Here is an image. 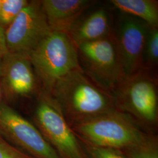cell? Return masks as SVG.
<instances>
[{
	"mask_svg": "<svg viewBox=\"0 0 158 158\" xmlns=\"http://www.w3.org/2000/svg\"><path fill=\"white\" fill-rule=\"evenodd\" d=\"M51 94L75 124L110 110L114 104L112 95L93 83L81 69L59 80Z\"/></svg>",
	"mask_w": 158,
	"mask_h": 158,
	"instance_id": "cell-1",
	"label": "cell"
},
{
	"mask_svg": "<svg viewBox=\"0 0 158 158\" xmlns=\"http://www.w3.org/2000/svg\"><path fill=\"white\" fill-rule=\"evenodd\" d=\"M28 57L40 90L49 93L59 80L81 69L77 48L63 32L51 31Z\"/></svg>",
	"mask_w": 158,
	"mask_h": 158,
	"instance_id": "cell-2",
	"label": "cell"
},
{
	"mask_svg": "<svg viewBox=\"0 0 158 158\" xmlns=\"http://www.w3.org/2000/svg\"><path fill=\"white\" fill-rule=\"evenodd\" d=\"M76 48L83 72L97 86L111 94L125 78L112 32Z\"/></svg>",
	"mask_w": 158,
	"mask_h": 158,
	"instance_id": "cell-3",
	"label": "cell"
},
{
	"mask_svg": "<svg viewBox=\"0 0 158 158\" xmlns=\"http://www.w3.org/2000/svg\"><path fill=\"white\" fill-rule=\"evenodd\" d=\"M74 129L97 147H135L145 140V134L128 117L111 110L74 124Z\"/></svg>",
	"mask_w": 158,
	"mask_h": 158,
	"instance_id": "cell-4",
	"label": "cell"
},
{
	"mask_svg": "<svg viewBox=\"0 0 158 158\" xmlns=\"http://www.w3.org/2000/svg\"><path fill=\"white\" fill-rule=\"evenodd\" d=\"M158 74L143 70L125 77L113 91L114 104L129 111L147 124L158 119Z\"/></svg>",
	"mask_w": 158,
	"mask_h": 158,
	"instance_id": "cell-5",
	"label": "cell"
},
{
	"mask_svg": "<svg viewBox=\"0 0 158 158\" xmlns=\"http://www.w3.org/2000/svg\"><path fill=\"white\" fill-rule=\"evenodd\" d=\"M35 120L46 140L64 158H83L76 136L51 93L40 90Z\"/></svg>",
	"mask_w": 158,
	"mask_h": 158,
	"instance_id": "cell-6",
	"label": "cell"
},
{
	"mask_svg": "<svg viewBox=\"0 0 158 158\" xmlns=\"http://www.w3.org/2000/svg\"><path fill=\"white\" fill-rule=\"evenodd\" d=\"M51 31L40 1H29L5 29L8 52L28 56Z\"/></svg>",
	"mask_w": 158,
	"mask_h": 158,
	"instance_id": "cell-7",
	"label": "cell"
},
{
	"mask_svg": "<svg viewBox=\"0 0 158 158\" xmlns=\"http://www.w3.org/2000/svg\"><path fill=\"white\" fill-rule=\"evenodd\" d=\"M0 135L35 158H60L38 128L2 102H0Z\"/></svg>",
	"mask_w": 158,
	"mask_h": 158,
	"instance_id": "cell-8",
	"label": "cell"
},
{
	"mask_svg": "<svg viewBox=\"0 0 158 158\" xmlns=\"http://www.w3.org/2000/svg\"><path fill=\"white\" fill-rule=\"evenodd\" d=\"M150 26L141 19L121 12L112 35L125 77L142 70V55Z\"/></svg>",
	"mask_w": 158,
	"mask_h": 158,
	"instance_id": "cell-9",
	"label": "cell"
},
{
	"mask_svg": "<svg viewBox=\"0 0 158 158\" xmlns=\"http://www.w3.org/2000/svg\"><path fill=\"white\" fill-rule=\"evenodd\" d=\"M1 88L8 98L29 97L40 90L28 56L9 53L2 60Z\"/></svg>",
	"mask_w": 158,
	"mask_h": 158,
	"instance_id": "cell-10",
	"label": "cell"
},
{
	"mask_svg": "<svg viewBox=\"0 0 158 158\" xmlns=\"http://www.w3.org/2000/svg\"><path fill=\"white\" fill-rule=\"evenodd\" d=\"M51 31L67 33L68 30L97 3L94 0L40 1Z\"/></svg>",
	"mask_w": 158,
	"mask_h": 158,
	"instance_id": "cell-11",
	"label": "cell"
},
{
	"mask_svg": "<svg viewBox=\"0 0 158 158\" xmlns=\"http://www.w3.org/2000/svg\"><path fill=\"white\" fill-rule=\"evenodd\" d=\"M85 12L66 33L76 47L84 43L100 40L112 32L111 17L106 9L98 8L91 12Z\"/></svg>",
	"mask_w": 158,
	"mask_h": 158,
	"instance_id": "cell-12",
	"label": "cell"
},
{
	"mask_svg": "<svg viewBox=\"0 0 158 158\" xmlns=\"http://www.w3.org/2000/svg\"><path fill=\"white\" fill-rule=\"evenodd\" d=\"M121 12L136 17L151 27H158V1L156 0H111Z\"/></svg>",
	"mask_w": 158,
	"mask_h": 158,
	"instance_id": "cell-13",
	"label": "cell"
},
{
	"mask_svg": "<svg viewBox=\"0 0 158 158\" xmlns=\"http://www.w3.org/2000/svg\"><path fill=\"white\" fill-rule=\"evenodd\" d=\"M158 64V27L149 29L142 55V70L157 73Z\"/></svg>",
	"mask_w": 158,
	"mask_h": 158,
	"instance_id": "cell-14",
	"label": "cell"
},
{
	"mask_svg": "<svg viewBox=\"0 0 158 158\" xmlns=\"http://www.w3.org/2000/svg\"><path fill=\"white\" fill-rule=\"evenodd\" d=\"M28 2L27 0H0V26L6 28Z\"/></svg>",
	"mask_w": 158,
	"mask_h": 158,
	"instance_id": "cell-15",
	"label": "cell"
},
{
	"mask_svg": "<svg viewBox=\"0 0 158 158\" xmlns=\"http://www.w3.org/2000/svg\"><path fill=\"white\" fill-rule=\"evenodd\" d=\"M0 158H33L23 152L0 135Z\"/></svg>",
	"mask_w": 158,
	"mask_h": 158,
	"instance_id": "cell-16",
	"label": "cell"
},
{
	"mask_svg": "<svg viewBox=\"0 0 158 158\" xmlns=\"http://www.w3.org/2000/svg\"><path fill=\"white\" fill-rule=\"evenodd\" d=\"M90 152L93 158H125L118 151L111 148L93 147Z\"/></svg>",
	"mask_w": 158,
	"mask_h": 158,
	"instance_id": "cell-17",
	"label": "cell"
},
{
	"mask_svg": "<svg viewBox=\"0 0 158 158\" xmlns=\"http://www.w3.org/2000/svg\"><path fill=\"white\" fill-rule=\"evenodd\" d=\"M138 148L133 150L130 154V158H158L155 149L137 146Z\"/></svg>",
	"mask_w": 158,
	"mask_h": 158,
	"instance_id": "cell-18",
	"label": "cell"
},
{
	"mask_svg": "<svg viewBox=\"0 0 158 158\" xmlns=\"http://www.w3.org/2000/svg\"><path fill=\"white\" fill-rule=\"evenodd\" d=\"M8 52L5 36V28L0 26V60H2Z\"/></svg>",
	"mask_w": 158,
	"mask_h": 158,
	"instance_id": "cell-19",
	"label": "cell"
},
{
	"mask_svg": "<svg viewBox=\"0 0 158 158\" xmlns=\"http://www.w3.org/2000/svg\"><path fill=\"white\" fill-rule=\"evenodd\" d=\"M2 60H0V78H1V70H2Z\"/></svg>",
	"mask_w": 158,
	"mask_h": 158,
	"instance_id": "cell-20",
	"label": "cell"
},
{
	"mask_svg": "<svg viewBox=\"0 0 158 158\" xmlns=\"http://www.w3.org/2000/svg\"><path fill=\"white\" fill-rule=\"evenodd\" d=\"M3 94V92H2V88H1V86H0V102H1V98L2 97V94Z\"/></svg>",
	"mask_w": 158,
	"mask_h": 158,
	"instance_id": "cell-21",
	"label": "cell"
}]
</instances>
